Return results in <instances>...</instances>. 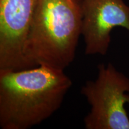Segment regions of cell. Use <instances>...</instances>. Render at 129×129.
I'll return each instance as SVG.
<instances>
[{"label": "cell", "mask_w": 129, "mask_h": 129, "mask_svg": "<svg viewBox=\"0 0 129 129\" xmlns=\"http://www.w3.org/2000/svg\"><path fill=\"white\" fill-rule=\"evenodd\" d=\"M71 85L63 69H0V127L28 129L39 124L59 109Z\"/></svg>", "instance_id": "obj_1"}, {"label": "cell", "mask_w": 129, "mask_h": 129, "mask_svg": "<svg viewBox=\"0 0 129 129\" xmlns=\"http://www.w3.org/2000/svg\"><path fill=\"white\" fill-rule=\"evenodd\" d=\"M81 10L87 55H105L114 28L121 27L129 32V6L124 0H81Z\"/></svg>", "instance_id": "obj_5"}, {"label": "cell", "mask_w": 129, "mask_h": 129, "mask_svg": "<svg viewBox=\"0 0 129 129\" xmlns=\"http://www.w3.org/2000/svg\"><path fill=\"white\" fill-rule=\"evenodd\" d=\"M82 21L81 0H38L24 48L28 68L68 67L82 35Z\"/></svg>", "instance_id": "obj_2"}, {"label": "cell", "mask_w": 129, "mask_h": 129, "mask_svg": "<svg viewBox=\"0 0 129 129\" xmlns=\"http://www.w3.org/2000/svg\"><path fill=\"white\" fill-rule=\"evenodd\" d=\"M38 0H0V69H29L24 48Z\"/></svg>", "instance_id": "obj_4"}, {"label": "cell", "mask_w": 129, "mask_h": 129, "mask_svg": "<svg viewBox=\"0 0 129 129\" xmlns=\"http://www.w3.org/2000/svg\"><path fill=\"white\" fill-rule=\"evenodd\" d=\"M98 77L82 87L91 106L85 117L87 129H129V118L125 105L129 104V78L111 63L98 66Z\"/></svg>", "instance_id": "obj_3"}]
</instances>
